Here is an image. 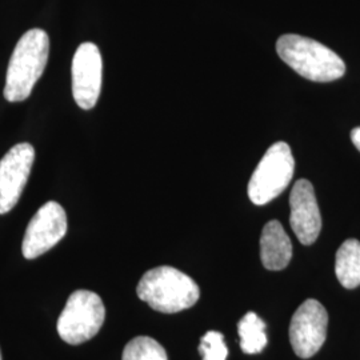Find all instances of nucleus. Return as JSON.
<instances>
[{
    "instance_id": "1",
    "label": "nucleus",
    "mask_w": 360,
    "mask_h": 360,
    "mask_svg": "<svg viewBox=\"0 0 360 360\" xmlns=\"http://www.w3.org/2000/svg\"><path fill=\"white\" fill-rule=\"evenodd\" d=\"M50 53V38L46 31L34 28L18 41L10 59L6 77L4 98L16 103L31 95L39 77L43 75Z\"/></svg>"
},
{
    "instance_id": "2",
    "label": "nucleus",
    "mask_w": 360,
    "mask_h": 360,
    "mask_svg": "<svg viewBox=\"0 0 360 360\" xmlns=\"http://www.w3.org/2000/svg\"><path fill=\"white\" fill-rule=\"evenodd\" d=\"M276 52L285 65L311 82H334L346 74L343 59L314 39L287 34L278 39Z\"/></svg>"
},
{
    "instance_id": "3",
    "label": "nucleus",
    "mask_w": 360,
    "mask_h": 360,
    "mask_svg": "<svg viewBox=\"0 0 360 360\" xmlns=\"http://www.w3.org/2000/svg\"><path fill=\"white\" fill-rule=\"evenodd\" d=\"M139 299L162 314H176L199 300V285L187 274L169 266L147 271L136 287Z\"/></svg>"
},
{
    "instance_id": "4",
    "label": "nucleus",
    "mask_w": 360,
    "mask_h": 360,
    "mask_svg": "<svg viewBox=\"0 0 360 360\" xmlns=\"http://www.w3.org/2000/svg\"><path fill=\"white\" fill-rule=\"evenodd\" d=\"M104 319L105 307L101 296L87 290H77L68 297L56 330L65 343L79 346L101 331Z\"/></svg>"
},
{
    "instance_id": "5",
    "label": "nucleus",
    "mask_w": 360,
    "mask_h": 360,
    "mask_svg": "<svg viewBox=\"0 0 360 360\" xmlns=\"http://www.w3.org/2000/svg\"><path fill=\"white\" fill-rule=\"evenodd\" d=\"M295 160L287 143L272 144L259 162L250 183L248 196L257 206H264L288 187L294 176Z\"/></svg>"
},
{
    "instance_id": "6",
    "label": "nucleus",
    "mask_w": 360,
    "mask_h": 360,
    "mask_svg": "<svg viewBox=\"0 0 360 360\" xmlns=\"http://www.w3.org/2000/svg\"><path fill=\"white\" fill-rule=\"evenodd\" d=\"M328 314L315 299L300 304L291 319L288 335L292 349L302 359L312 358L322 348L327 338Z\"/></svg>"
},
{
    "instance_id": "7",
    "label": "nucleus",
    "mask_w": 360,
    "mask_h": 360,
    "mask_svg": "<svg viewBox=\"0 0 360 360\" xmlns=\"http://www.w3.org/2000/svg\"><path fill=\"white\" fill-rule=\"evenodd\" d=\"M67 215L65 208L56 202L40 207L27 226L22 251L26 259H37L50 251L65 236Z\"/></svg>"
},
{
    "instance_id": "8",
    "label": "nucleus",
    "mask_w": 360,
    "mask_h": 360,
    "mask_svg": "<svg viewBox=\"0 0 360 360\" xmlns=\"http://www.w3.org/2000/svg\"><path fill=\"white\" fill-rule=\"evenodd\" d=\"M35 150L30 143L15 144L0 160V215L18 205L30 178Z\"/></svg>"
},
{
    "instance_id": "9",
    "label": "nucleus",
    "mask_w": 360,
    "mask_h": 360,
    "mask_svg": "<svg viewBox=\"0 0 360 360\" xmlns=\"http://www.w3.org/2000/svg\"><path fill=\"white\" fill-rule=\"evenodd\" d=\"M103 62L94 43H83L77 47L72 59V95L83 110L94 108L102 90Z\"/></svg>"
},
{
    "instance_id": "10",
    "label": "nucleus",
    "mask_w": 360,
    "mask_h": 360,
    "mask_svg": "<svg viewBox=\"0 0 360 360\" xmlns=\"http://www.w3.org/2000/svg\"><path fill=\"white\" fill-rule=\"evenodd\" d=\"M290 223L302 245L315 243L322 230V217L314 186L307 179L296 181L290 195Z\"/></svg>"
},
{
    "instance_id": "11",
    "label": "nucleus",
    "mask_w": 360,
    "mask_h": 360,
    "mask_svg": "<svg viewBox=\"0 0 360 360\" xmlns=\"http://www.w3.org/2000/svg\"><path fill=\"white\" fill-rule=\"evenodd\" d=\"M292 257V243L278 220L269 221L260 236V259L270 271L284 270Z\"/></svg>"
},
{
    "instance_id": "12",
    "label": "nucleus",
    "mask_w": 360,
    "mask_h": 360,
    "mask_svg": "<svg viewBox=\"0 0 360 360\" xmlns=\"http://www.w3.org/2000/svg\"><path fill=\"white\" fill-rule=\"evenodd\" d=\"M335 272L339 283L352 290L360 285V242L348 239L339 247L335 259Z\"/></svg>"
},
{
    "instance_id": "13",
    "label": "nucleus",
    "mask_w": 360,
    "mask_h": 360,
    "mask_svg": "<svg viewBox=\"0 0 360 360\" xmlns=\"http://www.w3.org/2000/svg\"><path fill=\"white\" fill-rule=\"evenodd\" d=\"M266 323L255 312H247L238 324L240 347L245 354L254 355L262 352L269 343Z\"/></svg>"
},
{
    "instance_id": "14",
    "label": "nucleus",
    "mask_w": 360,
    "mask_h": 360,
    "mask_svg": "<svg viewBox=\"0 0 360 360\" xmlns=\"http://www.w3.org/2000/svg\"><path fill=\"white\" fill-rule=\"evenodd\" d=\"M122 360H168L167 352L150 336H136L123 349Z\"/></svg>"
},
{
    "instance_id": "15",
    "label": "nucleus",
    "mask_w": 360,
    "mask_h": 360,
    "mask_svg": "<svg viewBox=\"0 0 360 360\" xmlns=\"http://www.w3.org/2000/svg\"><path fill=\"white\" fill-rule=\"evenodd\" d=\"M199 352L203 360H226L229 348L224 343V336L218 331H208L202 336Z\"/></svg>"
},
{
    "instance_id": "16",
    "label": "nucleus",
    "mask_w": 360,
    "mask_h": 360,
    "mask_svg": "<svg viewBox=\"0 0 360 360\" xmlns=\"http://www.w3.org/2000/svg\"><path fill=\"white\" fill-rule=\"evenodd\" d=\"M351 141L354 143V146L360 151V127L352 129V132H351Z\"/></svg>"
},
{
    "instance_id": "17",
    "label": "nucleus",
    "mask_w": 360,
    "mask_h": 360,
    "mask_svg": "<svg viewBox=\"0 0 360 360\" xmlns=\"http://www.w3.org/2000/svg\"><path fill=\"white\" fill-rule=\"evenodd\" d=\"M0 360H1V352H0Z\"/></svg>"
}]
</instances>
